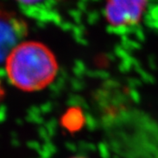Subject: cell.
I'll return each instance as SVG.
<instances>
[{
	"mask_svg": "<svg viewBox=\"0 0 158 158\" xmlns=\"http://www.w3.org/2000/svg\"><path fill=\"white\" fill-rule=\"evenodd\" d=\"M9 83L24 92H37L49 87L56 79L59 64L54 52L45 44L24 40L5 61Z\"/></svg>",
	"mask_w": 158,
	"mask_h": 158,
	"instance_id": "6da1fadb",
	"label": "cell"
},
{
	"mask_svg": "<svg viewBox=\"0 0 158 158\" xmlns=\"http://www.w3.org/2000/svg\"><path fill=\"white\" fill-rule=\"evenodd\" d=\"M147 0H106V19L113 27H127L141 21Z\"/></svg>",
	"mask_w": 158,
	"mask_h": 158,
	"instance_id": "3957f363",
	"label": "cell"
},
{
	"mask_svg": "<svg viewBox=\"0 0 158 158\" xmlns=\"http://www.w3.org/2000/svg\"><path fill=\"white\" fill-rule=\"evenodd\" d=\"M27 32V25L22 18L0 8V62H5L11 51L24 41Z\"/></svg>",
	"mask_w": 158,
	"mask_h": 158,
	"instance_id": "7a4b0ae2",
	"label": "cell"
},
{
	"mask_svg": "<svg viewBox=\"0 0 158 158\" xmlns=\"http://www.w3.org/2000/svg\"><path fill=\"white\" fill-rule=\"evenodd\" d=\"M18 2L24 4V5H34V4H37L41 0H17Z\"/></svg>",
	"mask_w": 158,
	"mask_h": 158,
	"instance_id": "5b68a950",
	"label": "cell"
},
{
	"mask_svg": "<svg viewBox=\"0 0 158 158\" xmlns=\"http://www.w3.org/2000/svg\"><path fill=\"white\" fill-rule=\"evenodd\" d=\"M69 158H88L86 156H71Z\"/></svg>",
	"mask_w": 158,
	"mask_h": 158,
	"instance_id": "8992f818",
	"label": "cell"
},
{
	"mask_svg": "<svg viewBox=\"0 0 158 158\" xmlns=\"http://www.w3.org/2000/svg\"><path fill=\"white\" fill-rule=\"evenodd\" d=\"M5 96H6V90H5L4 85L1 81V78H0V103L3 101Z\"/></svg>",
	"mask_w": 158,
	"mask_h": 158,
	"instance_id": "277c9868",
	"label": "cell"
}]
</instances>
